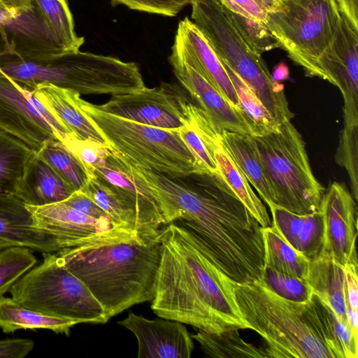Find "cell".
<instances>
[{
	"mask_svg": "<svg viewBox=\"0 0 358 358\" xmlns=\"http://www.w3.org/2000/svg\"><path fill=\"white\" fill-rule=\"evenodd\" d=\"M8 246H11V245L0 239V250Z\"/></svg>",
	"mask_w": 358,
	"mask_h": 358,
	"instance_id": "obj_47",
	"label": "cell"
},
{
	"mask_svg": "<svg viewBox=\"0 0 358 358\" xmlns=\"http://www.w3.org/2000/svg\"><path fill=\"white\" fill-rule=\"evenodd\" d=\"M178 131L203 172L211 176L219 175L217 166L201 138L185 120L184 125L179 128Z\"/></svg>",
	"mask_w": 358,
	"mask_h": 358,
	"instance_id": "obj_40",
	"label": "cell"
},
{
	"mask_svg": "<svg viewBox=\"0 0 358 358\" xmlns=\"http://www.w3.org/2000/svg\"><path fill=\"white\" fill-rule=\"evenodd\" d=\"M208 357L219 358H264L267 357L263 348L245 342L238 329L209 333L199 329L192 335Z\"/></svg>",
	"mask_w": 358,
	"mask_h": 358,
	"instance_id": "obj_30",
	"label": "cell"
},
{
	"mask_svg": "<svg viewBox=\"0 0 358 358\" xmlns=\"http://www.w3.org/2000/svg\"><path fill=\"white\" fill-rule=\"evenodd\" d=\"M192 0H110L113 6L123 5L139 12L166 17L176 16Z\"/></svg>",
	"mask_w": 358,
	"mask_h": 358,
	"instance_id": "obj_38",
	"label": "cell"
},
{
	"mask_svg": "<svg viewBox=\"0 0 358 358\" xmlns=\"http://www.w3.org/2000/svg\"><path fill=\"white\" fill-rule=\"evenodd\" d=\"M62 202L91 217L110 221L113 223L109 216L92 199L80 190L73 192L69 198Z\"/></svg>",
	"mask_w": 358,
	"mask_h": 358,
	"instance_id": "obj_41",
	"label": "cell"
},
{
	"mask_svg": "<svg viewBox=\"0 0 358 358\" xmlns=\"http://www.w3.org/2000/svg\"><path fill=\"white\" fill-rule=\"evenodd\" d=\"M55 255L88 287L109 319L155 296L161 258L159 238L151 243H98L62 249Z\"/></svg>",
	"mask_w": 358,
	"mask_h": 358,
	"instance_id": "obj_4",
	"label": "cell"
},
{
	"mask_svg": "<svg viewBox=\"0 0 358 358\" xmlns=\"http://www.w3.org/2000/svg\"><path fill=\"white\" fill-rule=\"evenodd\" d=\"M220 131L226 148L250 184L269 208L274 206L270 184L252 136L221 127Z\"/></svg>",
	"mask_w": 358,
	"mask_h": 358,
	"instance_id": "obj_25",
	"label": "cell"
},
{
	"mask_svg": "<svg viewBox=\"0 0 358 358\" xmlns=\"http://www.w3.org/2000/svg\"><path fill=\"white\" fill-rule=\"evenodd\" d=\"M171 51L191 66L238 111L236 92L222 63L202 33L187 17L178 23Z\"/></svg>",
	"mask_w": 358,
	"mask_h": 358,
	"instance_id": "obj_18",
	"label": "cell"
},
{
	"mask_svg": "<svg viewBox=\"0 0 358 358\" xmlns=\"http://www.w3.org/2000/svg\"><path fill=\"white\" fill-rule=\"evenodd\" d=\"M33 8L32 0H0V9L17 16Z\"/></svg>",
	"mask_w": 358,
	"mask_h": 358,
	"instance_id": "obj_44",
	"label": "cell"
},
{
	"mask_svg": "<svg viewBox=\"0 0 358 358\" xmlns=\"http://www.w3.org/2000/svg\"><path fill=\"white\" fill-rule=\"evenodd\" d=\"M75 192L34 151L17 186L15 195L26 205L43 206L62 202Z\"/></svg>",
	"mask_w": 358,
	"mask_h": 358,
	"instance_id": "obj_23",
	"label": "cell"
},
{
	"mask_svg": "<svg viewBox=\"0 0 358 358\" xmlns=\"http://www.w3.org/2000/svg\"><path fill=\"white\" fill-rule=\"evenodd\" d=\"M118 324L138 341V358H189L194 348L182 323L168 319H148L130 312Z\"/></svg>",
	"mask_w": 358,
	"mask_h": 358,
	"instance_id": "obj_17",
	"label": "cell"
},
{
	"mask_svg": "<svg viewBox=\"0 0 358 358\" xmlns=\"http://www.w3.org/2000/svg\"><path fill=\"white\" fill-rule=\"evenodd\" d=\"M231 283L243 318L265 341L267 357L342 358L337 341L340 321L316 295L297 303L259 282Z\"/></svg>",
	"mask_w": 358,
	"mask_h": 358,
	"instance_id": "obj_3",
	"label": "cell"
},
{
	"mask_svg": "<svg viewBox=\"0 0 358 358\" xmlns=\"http://www.w3.org/2000/svg\"><path fill=\"white\" fill-rule=\"evenodd\" d=\"M94 173L110 183L135 210L144 237L158 238L166 225L164 203L159 194L136 171L132 164L112 150Z\"/></svg>",
	"mask_w": 358,
	"mask_h": 358,
	"instance_id": "obj_13",
	"label": "cell"
},
{
	"mask_svg": "<svg viewBox=\"0 0 358 358\" xmlns=\"http://www.w3.org/2000/svg\"><path fill=\"white\" fill-rule=\"evenodd\" d=\"M271 189L274 206L299 215L320 209L325 189L310 168L306 143L291 120L252 136Z\"/></svg>",
	"mask_w": 358,
	"mask_h": 358,
	"instance_id": "obj_7",
	"label": "cell"
},
{
	"mask_svg": "<svg viewBox=\"0 0 358 358\" xmlns=\"http://www.w3.org/2000/svg\"><path fill=\"white\" fill-rule=\"evenodd\" d=\"M259 283L275 295L293 302L307 303L314 294L306 280L281 273L267 266L264 267Z\"/></svg>",
	"mask_w": 358,
	"mask_h": 358,
	"instance_id": "obj_34",
	"label": "cell"
},
{
	"mask_svg": "<svg viewBox=\"0 0 358 358\" xmlns=\"http://www.w3.org/2000/svg\"><path fill=\"white\" fill-rule=\"evenodd\" d=\"M37 152L74 191L87 183L90 178L87 171L59 139L48 141Z\"/></svg>",
	"mask_w": 358,
	"mask_h": 358,
	"instance_id": "obj_32",
	"label": "cell"
},
{
	"mask_svg": "<svg viewBox=\"0 0 358 358\" xmlns=\"http://www.w3.org/2000/svg\"><path fill=\"white\" fill-rule=\"evenodd\" d=\"M34 150L0 131V195L15 194Z\"/></svg>",
	"mask_w": 358,
	"mask_h": 358,
	"instance_id": "obj_31",
	"label": "cell"
},
{
	"mask_svg": "<svg viewBox=\"0 0 358 358\" xmlns=\"http://www.w3.org/2000/svg\"><path fill=\"white\" fill-rule=\"evenodd\" d=\"M264 266L281 273L306 280L310 260L290 246L270 226L262 228Z\"/></svg>",
	"mask_w": 358,
	"mask_h": 358,
	"instance_id": "obj_29",
	"label": "cell"
},
{
	"mask_svg": "<svg viewBox=\"0 0 358 358\" xmlns=\"http://www.w3.org/2000/svg\"><path fill=\"white\" fill-rule=\"evenodd\" d=\"M246 37L261 54L278 48V44L265 23L230 12Z\"/></svg>",
	"mask_w": 358,
	"mask_h": 358,
	"instance_id": "obj_39",
	"label": "cell"
},
{
	"mask_svg": "<svg viewBox=\"0 0 358 358\" xmlns=\"http://www.w3.org/2000/svg\"><path fill=\"white\" fill-rule=\"evenodd\" d=\"M320 210L324 223L320 256L329 258L343 267L350 263L357 264V213L354 198L343 185L334 182L325 192Z\"/></svg>",
	"mask_w": 358,
	"mask_h": 358,
	"instance_id": "obj_16",
	"label": "cell"
},
{
	"mask_svg": "<svg viewBox=\"0 0 358 358\" xmlns=\"http://www.w3.org/2000/svg\"><path fill=\"white\" fill-rule=\"evenodd\" d=\"M343 268L348 306L352 310H358L357 264L350 263L346 264Z\"/></svg>",
	"mask_w": 358,
	"mask_h": 358,
	"instance_id": "obj_43",
	"label": "cell"
},
{
	"mask_svg": "<svg viewBox=\"0 0 358 358\" xmlns=\"http://www.w3.org/2000/svg\"><path fill=\"white\" fill-rule=\"evenodd\" d=\"M271 76L273 80L277 83L287 80L289 78V69L287 66L284 62L279 63L275 66Z\"/></svg>",
	"mask_w": 358,
	"mask_h": 358,
	"instance_id": "obj_45",
	"label": "cell"
},
{
	"mask_svg": "<svg viewBox=\"0 0 358 358\" xmlns=\"http://www.w3.org/2000/svg\"><path fill=\"white\" fill-rule=\"evenodd\" d=\"M96 106L107 113L162 129H178L185 124L177 87L166 83L112 95L108 102Z\"/></svg>",
	"mask_w": 358,
	"mask_h": 358,
	"instance_id": "obj_15",
	"label": "cell"
},
{
	"mask_svg": "<svg viewBox=\"0 0 358 358\" xmlns=\"http://www.w3.org/2000/svg\"><path fill=\"white\" fill-rule=\"evenodd\" d=\"M0 131L38 152L49 140L68 131L34 96L32 92L0 69Z\"/></svg>",
	"mask_w": 358,
	"mask_h": 358,
	"instance_id": "obj_10",
	"label": "cell"
},
{
	"mask_svg": "<svg viewBox=\"0 0 358 358\" xmlns=\"http://www.w3.org/2000/svg\"><path fill=\"white\" fill-rule=\"evenodd\" d=\"M37 259L32 250L11 245L0 250V297L25 273L34 267Z\"/></svg>",
	"mask_w": 358,
	"mask_h": 358,
	"instance_id": "obj_33",
	"label": "cell"
},
{
	"mask_svg": "<svg viewBox=\"0 0 358 358\" xmlns=\"http://www.w3.org/2000/svg\"><path fill=\"white\" fill-rule=\"evenodd\" d=\"M191 20L224 61L250 88L278 124L291 120L284 85L273 80L262 54L217 0H192Z\"/></svg>",
	"mask_w": 358,
	"mask_h": 358,
	"instance_id": "obj_5",
	"label": "cell"
},
{
	"mask_svg": "<svg viewBox=\"0 0 358 358\" xmlns=\"http://www.w3.org/2000/svg\"><path fill=\"white\" fill-rule=\"evenodd\" d=\"M9 52V47L3 27L0 25V56Z\"/></svg>",
	"mask_w": 358,
	"mask_h": 358,
	"instance_id": "obj_46",
	"label": "cell"
},
{
	"mask_svg": "<svg viewBox=\"0 0 358 358\" xmlns=\"http://www.w3.org/2000/svg\"><path fill=\"white\" fill-rule=\"evenodd\" d=\"M358 127H343L341 131L336 161L347 171L355 199L358 194Z\"/></svg>",
	"mask_w": 358,
	"mask_h": 358,
	"instance_id": "obj_36",
	"label": "cell"
},
{
	"mask_svg": "<svg viewBox=\"0 0 358 358\" xmlns=\"http://www.w3.org/2000/svg\"><path fill=\"white\" fill-rule=\"evenodd\" d=\"M178 101L185 120L201 138L217 166L219 175L262 228L271 226L266 207L226 148L220 127L212 122L201 108L192 103L185 95H180Z\"/></svg>",
	"mask_w": 358,
	"mask_h": 358,
	"instance_id": "obj_12",
	"label": "cell"
},
{
	"mask_svg": "<svg viewBox=\"0 0 358 358\" xmlns=\"http://www.w3.org/2000/svg\"><path fill=\"white\" fill-rule=\"evenodd\" d=\"M335 38L318 60L320 78L341 91L344 127H358V29L343 15Z\"/></svg>",
	"mask_w": 358,
	"mask_h": 358,
	"instance_id": "obj_14",
	"label": "cell"
},
{
	"mask_svg": "<svg viewBox=\"0 0 358 358\" xmlns=\"http://www.w3.org/2000/svg\"><path fill=\"white\" fill-rule=\"evenodd\" d=\"M15 282L11 298L24 307L80 323H106L109 318L88 287L64 266L55 253Z\"/></svg>",
	"mask_w": 358,
	"mask_h": 358,
	"instance_id": "obj_8",
	"label": "cell"
},
{
	"mask_svg": "<svg viewBox=\"0 0 358 358\" xmlns=\"http://www.w3.org/2000/svg\"><path fill=\"white\" fill-rule=\"evenodd\" d=\"M80 191L92 199L109 216L114 224L150 241L144 237L134 208L108 181L94 173Z\"/></svg>",
	"mask_w": 358,
	"mask_h": 358,
	"instance_id": "obj_26",
	"label": "cell"
},
{
	"mask_svg": "<svg viewBox=\"0 0 358 358\" xmlns=\"http://www.w3.org/2000/svg\"><path fill=\"white\" fill-rule=\"evenodd\" d=\"M269 209L271 227L290 246L310 261L320 256L324 241V223L320 210L299 215L276 206Z\"/></svg>",
	"mask_w": 358,
	"mask_h": 358,
	"instance_id": "obj_22",
	"label": "cell"
},
{
	"mask_svg": "<svg viewBox=\"0 0 358 358\" xmlns=\"http://www.w3.org/2000/svg\"><path fill=\"white\" fill-rule=\"evenodd\" d=\"M34 347L30 339L14 338L0 340V358H23Z\"/></svg>",
	"mask_w": 358,
	"mask_h": 358,
	"instance_id": "obj_42",
	"label": "cell"
},
{
	"mask_svg": "<svg viewBox=\"0 0 358 358\" xmlns=\"http://www.w3.org/2000/svg\"><path fill=\"white\" fill-rule=\"evenodd\" d=\"M230 12L244 17L266 23L268 15L277 10L280 0H217Z\"/></svg>",
	"mask_w": 358,
	"mask_h": 358,
	"instance_id": "obj_37",
	"label": "cell"
},
{
	"mask_svg": "<svg viewBox=\"0 0 358 358\" xmlns=\"http://www.w3.org/2000/svg\"><path fill=\"white\" fill-rule=\"evenodd\" d=\"M31 92L68 133L81 139L106 143L94 124L82 111L78 103L80 96L78 92L50 84L38 85Z\"/></svg>",
	"mask_w": 358,
	"mask_h": 358,
	"instance_id": "obj_21",
	"label": "cell"
},
{
	"mask_svg": "<svg viewBox=\"0 0 358 358\" xmlns=\"http://www.w3.org/2000/svg\"><path fill=\"white\" fill-rule=\"evenodd\" d=\"M0 239L43 253L60 250L55 238L36 226L27 205L15 194L0 195Z\"/></svg>",
	"mask_w": 358,
	"mask_h": 358,
	"instance_id": "obj_20",
	"label": "cell"
},
{
	"mask_svg": "<svg viewBox=\"0 0 358 358\" xmlns=\"http://www.w3.org/2000/svg\"><path fill=\"white\" fill-rule=\"evenodd\" d=\"M78 103L107 145L131 164L172 178L206 174L178 129L152 127L107 113L80 96Z\"/></svg>",
	"mask_w": 358,
	"mask_h": 358,
	"instance_id": "obj_6",
	"label": "cell"
},
{
	"mask_svg": "<svg viewBox=\"0 0 358 358\" xmlns=\"http://www.w3.org/2000/svg\"><path fill=\"white\" fill-rule=\"evenodd\" d=\"M27 207L36 226L54 237L60 250L115 241L153 242L147 241L110 221L86 215L64 202Z\"/></svg>",
	"mask_w": 358,
	"mask_h": 358,
	"instance_id": "obj_11",
	"label": "cell"
},
{
	"mask_svg": "<svg viewBox=\"0 0 358 358\" xmlns=\"http://www.w3.org/2000/svg\"><path fill=\"white\" fill-rule=\"evenodd\" d=\"M158 238L161 258L151 301L157 316L209 333L250 329L235 302L231 279L193 232L173 222Z\"/></svg>",
	"mask_w": 358,
	"mask_h": 358,
	"instance_id": "obj_2",
	"label": "cell"
},
{
	"mask_svg": "<svg viewBox=\"0 0 358 358\" xmlns=\"http://www.w3.org/2000/svg\"><path fill=\"white\" fill-rule=\"evenodd\" d=\"M169 62L176 78L215 125L250 136L241 113L228 103L212 85L172 51Z\"/></svg>",
	"mask_w": 358,
	"mask_h": 358,
	"instance_id": "obj_19",
	"label": "cell"
},
{
	"mask_svg": "<svg viewBox=\"0 0 358 358\" xmlns=\"http://www.w3.org/2000/svg\"><path fill=\"white\" fill-rule=\"evenodd\" d=\"M59 140L80 161L90 177L94 175L96 167L106 162L112 152L106 143L81 139L70 133L65 134Z\"/></svg>",
	"mask_w": 358,
	"mask_h": 358,
	"instance_id": "obj_35",
	"label": "cell"
},
{
	"mask_svg": "<svg viewBox=\"0 0 358 358\" xmlns=\"http://www.w3.org/2000/svg\"><path fill=\"white\" fill-rule=\"evenodd\" d=\"M220 61L236 90L238 111L249 129L250 136H262L275 131L280 124L243 80L224 61Z\"/></svg>",
	"mask_w": 358,
	"mask_h": 358,
	"instance_id": "obj_28",
	"label": "cell"
},
{
	"mask_svg": "<svg viewBox=\"0 0 358 358\" xmlns=\"http://www.w3.org/2000/svg\"><path fill=\"white\" fill-rule=\"evenodd\" d=\"M306 280L313 294L341 322L348 325L344 268L329 258L320 256L310 261Z\"/></svg>",
	"mask_w": 358,
	"mask_h": 358,
	"instance_id": "obj_24",
	"label": "cell"
},
{
	"mask_svg": "<svg viewBox=\"0 0 358 358\" xmlns=\"http://www.w3.org/2000/svg\"><path fill=\"white\" fill-rule=\"evenodd\" d=\"M265 24L306 76L320 78L318 60L338 32L342 16L336 0H280Z\"/></svg>",
	"mask_w": 358,
	"mask_h": 358,
	"instance_id": "obj_9",
	"label": "cell"
},
{
	"mask_svg": "<svg viewBox=\"0 0 358 358\" xmlns=\"http://www.w3.org/2000/svg\"><path fill=\"white\" fill-rule=\"evenodd\" d=\"M78 321L44 314L23 306L12 298L0 297V329L5 333L18 329H48L69 334Z\"/></svg>",
	"mask_w": 358,
	"mask_h": 358,
	"instance_id": "obj_27",
	"label": "cell"
},
{
	"mask_svg": "<svg viewBox=\"0 0 358 358\" xmlns=\"http://www.w3.org/2000/svg\"><path fill=\"white\" fill-rule=\"evenodd\" d=\"M132 166L161 196L167 224L176 222L193 232L231 280L262 281V227L220 175L206 174V182L195 188L152 169Z\"/></svg>",
	"mask_w": 358,
	"mask_h": 358,
	"instance_id": "obj_1",
	"label": "cell"
}]
</instances>
